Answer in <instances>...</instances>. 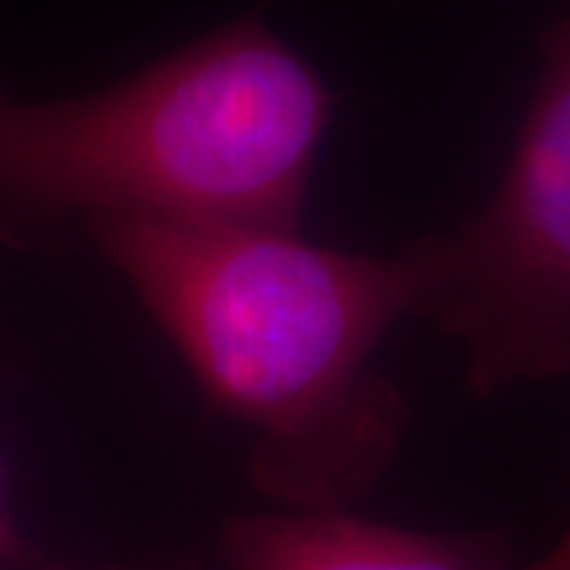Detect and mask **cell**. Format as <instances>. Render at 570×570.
<instances>
[{
	"label": "cell",
	"mask_w": 570,
	"mask_h": 570,
	"mask_svg": "<svg viewBox=\"0 0 570 570\" xmlns=\"http://www.w3.org/2000/svg\"><path fill=\"white\" fill-rule=\"evenodd\" d=\"M330 89L261 22H235L102 92L0 89V200L219 228L298 232Z\"/></svg>",
	"instance_id": "cell-2"
},
{
	"label": "cell",
	"mask_w": 570,
	"mask_h": 570,
	"mask_svg": "<svg viewBox=\"0 0 570 570\" xmlns=\"http://www.w3.org/2000/svg\"><path fill=\"white\" fill-rule=\"evenodd\" d=\"M89 232L206 400L254 431V489L288 510H346L377 485L406 406L371 358L422 314L425 242L367 257L288 228L115 216Z\"/></svg>",
	"instance_id": "cell-1"
},
{
	"label": "cell",
	"mask_w": 570,
	"mask_h": 570,
	"mask_svg": "<svg viewBox=\"0 0 570 570\" xmlns=\"http://www.w3.org/2000/svg\"><path fill=\"white\" fill-rule=\"evenodd\" d=\"M422 317L466 352L475 393L570 371V13L494 197L456 235L431 238Z\"/></svg>",
	"instance_id": "cell-3"
},
{
	"label": "cell",
	"mask_w": 570,
	"mask_h": 570,
	"mask_svg": "<svg viewBox=\"0 0 570 570\" xmlns=\"http://www.w3.org/2000/svg\"><path fill=\"white\" fill-rule=\"evenodd\" d=\"M20 551V539L13 530V520L7 513V501H3V489H0V561L3 558H13Z\"/></svg>",
	"instance_id": "cell-6"
},
{
	"label": "cell",
	"mask_w": 570,
	"mask_h": 570,
	"mask_svg": "<svg viewBox=\"0 0 570 570\" xmlns=\"http://www.w3.org/2000/svg\"><path fill=\"white\" fill-rule=\"evenodd\" d=\"M223 546L232 570H517L498 535L406 530L346 510L238 517Z\"/></svg>",
	"instance_id": "cell-4"
},
{
	"label": "cell",
	"mask_w": 570,
	"mask_h": 570,
	"mask_svg": "<svg viewBox=\"0 0 570 570\" xmlns=\"http://www.w3.org/2000/svg\"><path fill=\"white\" fill-rule=\"evenodd\" d=\"M517 570H570V532L549 551V554H542V558L530 561L527 568Z\"/></svg>",
	"instance_id": "cell-5"
}]
</instances>
